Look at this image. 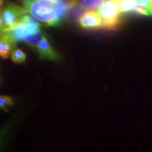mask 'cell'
<instances>
[{"instance_id":"1","label":"cell","mask_w":152,"mask_h":152,"mask_svg":"<svg viewBox=\"0 0 152 152\" xmlns=\"http://www.w3.org/2000/svg\"><path fill=\"white\" fill-rule=\"evenodd\" d=\"M23 4L32 16L48 26H59L53 4L48 0H23Z\"/></svg>"},{"instance_id":"2","label":"cell","mask_w":152,"mask_h":152,"mask_svg":"<svg viewBox=\"0 0 152 152\" xmlns=\"http://www.w3.org/2000/svg\"><path fill=\"white\" fill-rule=\"evenodd\" d=\"M97 12L102 19V28L115 30L121 23L122 13L118 0H105L98 8Z\"/></svg>"},{"instance_id":"3","label":"cell","mask_w":152,"mask_h":152,"mask_svg":"<svg viewBox=\"0 0 152 152\" xmlns=\"http://www.w3.org/2000/svg\"><path fill=\"white\" fill-rule=\"evenodd\" d=\"M26 9L22 8L15 4L8 2L1 11V16L4 22V29L7 30L14 27L21 21L23 17L27 14Z\"/></svg>"},{"instance_id":"4","label":"cell","mask_w":152,"mask_h":152,"mask_svg":"<svg viewBox=\"0 0 152 152\" xmlns=\"http://www.w3.org/2000/svg\"><path fill=\"white\" fill-rule=\"evenodd\" d=\"M118 3L122 14H136L145 16L150 14L148 9L140 0H118Z\"/></svg>"},{"instance_id":"5","label":"cell","mask_w":152,"mask_h":152,"mask_svg":"<svg viewBox=\"0 0 152 152\" xmlns=\"http://www.w3.org/2000/svg\"><path fill=\"white\" fill-rule=\"evenodd\" d=\"M80 26L87 30H96L102 28V19L97 11L89 10L79 19Z\"/></svg>"},{"instance_id":"6","label":"cell","mask_w":152,"mask_h":152,"mask_svg":"<svg viewBox=\"0 0 152 152\" xmlns=\"http://www.w3.org/2000/svg\"><path fill=\"white\" fill-rule=\"evenodd\" d=\"M37 52L39 53L41 59H47L52 61L60 60L59 54L53 48L48 39L45 36L42 38L39 45H37Z\"/></svg>"},{"instance_id":"7","label":"cell","mask_w":152,"mask_h":152,"mask_svg":"<svg viewBox=\"0 0 152 152\" xmlns=\"http://www.w3.org/2000/svg\"><path fill=\"white\" fill-rule=\"evenodd\" d=\"M15 44L4 32H0V57L7 58L14 50Z\"/></svg>"},{"instance_id":"8","label":"cell","mask_w":152,"mask_h":152,"mask_svg":"<svg viewBox=\"0 0 152 152\" xmlns=\"http://www.w3.org/2000/svg\"><path fill=\"white\" fill-rule=\"evenodd\" d=\"M86 9L80 4L78 0H69L68 1V14L72 20H77L85 14Z\"/></svg>"},{"instance_id":"9","label":"cell","mask_w":152,"mask_h":152,"mask_svg":"<svg viewBox=\"0 0 152 152\" xmlns=\"http://www.w3.org/2000/svg\"><path fill=\"white\" fill-rule=\"evenodd\" d=\"M54 6L57 20L60 25L61 22L68 14V1H66V0H58V2Z\"/></svg>"},{"instance_id":"10","label":"cell","mask_w":152,"mask_h":152,"mask_svg":"<svg viewBox=\"0 0 152 152\" xmlns=\"http://www.w3.org/2000/svg\"><path fill=\"white\" fill-rule=\"evenodd\" d=\"M105 0H78L80 4L86 10H95L98 9Z\"/></svg>"},{"instance_id":"11","label":"cell","mask_w":152,"mask_h":152,"mask_svg":"<svg viewBox=\"0 0 152 152\" xmlns=\"http://www.w3.org/2000/svg\"><path fill=\"white\" fill-rule=\"evenodd\" d=\"M42 37L43 35L42 34V32L39 31L37 33L28 35L27 37L25 38L24 42H27L29 45H30L31 47H37V45H39V42L41 41Z\"/></svg>"},{"instance_id":"12","label":"cell","mask_w":152,"mask_h":152,"mask_svg":"<svg viewBox=\"0 0 152 152\" xmlns=\"http://www.w3.org/2000/svg\"><path fill=\"white\" fill-rule=\"evenodd\" d=\"M11 60L16 64H20L26 59V54L20 49H15L11 52Z\"/></svg>"},{"instance_id":"13","label":"cell","mask_w":152,"mask_h":152,"mask_svg":"<svg viewBox=\"0 0 152 152\" xmlns=\"http://www.w3.org/2000/svg\"><path fill=\"white\" fill-rule=\"evenodd\" d=\"M11 128V124L9 123L2 128H0V149L3 147L4 144L5 143L6 139H7V136Z\"/></svg>"},{"instance_id":"14","label":"cell","mask_w":152,"mask_h":152,"mask_svg":"<svg viewBox=\"0 0 152 152\" xmlns=\"http://www.w3.org/2000/svg\"><path fill=\"white\" fill-rule=\"evenodd\" d=\"M14 105L12 98L6 95H0V109L7 110V107Z\"/></svg>"},{"instance_id":"15","label":"cell","mask_w":152,"mask_h":152,"mask_svg":"<svg viewBox=\"0 0 152 152\" xmlns=\"http://www.w3.org/2000/svg\"><path fill=\"white\" fill-rule=\"evenodd\" d=\"M141 3L148 9L152 4V0H140Z\"/></svg>"},{"instance_id":"16","label":"cell","mask_w":152,"mask_h":152,"mask_svg":"<svg viewBox=\"0 0 152 152\" xmlns=\"http://www.w3.org/2000/svg\"><path fill=\"white\" fill-rule=\"evenodd\" d=\"M4 29V22L2 17L0 15V32H1Z\"/></svg>"},{"instance_id":"17","label":"cell","mask_w":152,"mask_h":152,"mask_svg":"<svg viewBox=\"0 0 152 152\" xmlns=\"http://www.w3.org/2000/svg\"><path fill=\"white\" fill-rule=\"evenodd\" d=\"M4 0H0V15L1 14V11H2V5Z\"/></svg>"},{"instance_id":"18","label":"cell","mask_w":152,"mask_h":152,"mask_svg":"<svg viewBox=\"0 0 152 152\" xmlns=\"http://www.w3.org/2000/svg\"><path fill=\"white\" fill-rule=\"evenodd\" d=\"M48 1H50V2L52 3V4H54V5H55L57 2H58V0H48Z\"/></svg>"},{"instance_id":"19","label":"cell","mask_w":152,"mask_h":152,"mask_svg":"<svg viewBox=\"0 0 152 152\" xmlns=\"http://www.w3.org/2000/svg\"><path fill=\"white\" fill-rule=\"evenodd\" d=\"M148 10H149V14H151V15H152V4H151V7H149V8H148Z\"/></svg>"}]
</instances>
